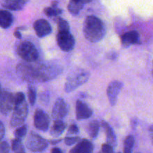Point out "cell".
Returning a JSON list of instances; mask_svg holds the SVG:
<instances>
[{"instance_id":"6da1fadb","label":"cell","mask_w":153,"mask_h":153,"mask_svg":"<svg viewBox=\"0 0 153 153\" xmlns=\"http://www.w3.org/2000/svg\"><path fill=\"white\" fill-rule=\"evenodd\" d=\"M16 70L21 79L29 83H36L55 79L61 74L62 68L56 64L21 62L16 66Z\"/></svg>"},{"instance_id":"7a4b0ae2","label":"cell","mask_w":153,"mask_h":153,"mask_svg":"<svg viewBox=\"0 0 153 153\" xmlns=\"http://www.w3.org/2000/svg\"><path fill=\"white\" fill-rule=\"evenodd\" d=\"M83 33L86 40L91 43H97L105 37L106 30L104 23L100 18L88 16L84 22Z\"/></svg>"},{"instance_id":"3957f363","label":"cell","mask_w":153,"mask_h":153,"mask_svg":"<svg viewBox=\"0 0 153 153\" xmlns=\"http://www.w3.org/2000/svg\"><path fill=\"white\" fill-rule=\"evenodd\" d=\"M90 78V73L86 70L78 68L69 73L64 85L66 93L73 92V91L86 83Z\"/></svg>"},{"instance_id":"277c9868","label":"cell","mask_w":153,"mask_h":153,"mask_svg":"<svg viewBox=\"0 0 153 153\" xmlns=\"http://www.w3.org/2000/svg\"><path fill=\"white\" fill-rule=\"evenodd\" d=\"M17 55L26 63H33L39 58L37 48L31 42L24 40L19 43L16 48Z\"/></svg>"},{"instance_id":"5b68a950","label":"cell","mask_w":153,"mask_h":153,"mask_svg":"<svg viewBox=\"0 0 153 153\" xmlns=\"http://www.w3.org/2000/svg\"><path fill=\"white\" fill-rule=\"evenodd\" d=\"M13 111L10 119V126L12 128H18L24 124L28 114V105L26 101L14 105Z\"/></svg>"},{"instance_id":"8992f818","label":"cell","mask_w":153,"mask_h":153,"mask_svg":"<svg viewBox=\"0 0 153 153\" xmlns=\"http://www.w3.org/2000/svg\"><path fill=\"white\" fill-rule=\"evenodd\" d=\"M25 146L31 152H40L48 147V142L38 134L31 131L26 139Z\"/></svg>"},{"instance_id":"52a82bcc","label":"cell","mask_w":153,"mask_h":153,"mask_svg":"<svg viewBox=\"0 0 153 153\" xmlns=\"http://www.w3.org/2000/svg\"><path fill=\"white\" fill-rule=\"evenodd\" d=\"M56 40L60 49L64 52L73 50L76 44L74 37L70 32H58L56 36Z\"/></svg>"},{"instance_id":"ba28073f","label":"cell","mask_w":153,"mask_h":153,"mask_svg":"<svg viewBox=\"0 0 153 153\" xmlns=\"http://www.w3.org/2000/svg\"><path fill=\"white\" fill-rule=\"evenodd\" d=\"M14 107L13 94L4 90L0 92V111L2 114L7 115Z\"/></svg>"},{"instance_id":"9c48e42d","label":"cell","mask_w":153,"mask_h":153,"mask_svg":"<svg viewBox=\"0 0 153 153\" xmlns=\"http://www.w3.org/2000/svg\"><path fill=\"white\" fill-rule=\"evenodd\" d=\"M50 120L47 114L42 109L37 108L34 115V125L37 129L46 131L49 128Z\"/></svg>"},{"instance_id":"30bf717a","label":"cell","mask_w":153,"mask_h":153,"mask_svg":"<svg viewBox=\"0 0 153 153\" xmlns=\"http://www.w3.org/2000/svg\"><path fill=\"white\" fill-rule=\"evenodd\" d=\"M69 112V106L63 98L57 99L52 111V117L55 120H61Z\"/></svg>"},{"instance_id":"8fae6325","label":"cell","mask_w":153,"mask_h":153,"mask_svg":"<svg viewBox=\"0 0 153 153\" xmlns=\"http://www.w3.org/2000/svg\"><path fill=\"white\" fill-rule=\"evenodd\" d=\"M123 87V83L120 81H113L108 85L107 88V96L111 106L116 105L118 96Z\"/></svg>"},{"instance_id":"7c38bea8","label":"cell","mask_w":153,"mask_h":153,"mask_svg":"<svg viewBox=\"0 0 153 153\" xmlns=\"http://www.w3.org/2000/svg\"><path fill=\"white\" fill-rule=\"evenodd\" d=\"M34 29L38 37H44L52 33L50 24L45 19H39L34 22Z\"/></svg>"},{"instance_id":"4fadbf2b","label":"cell","mask_w":153,"mask_h":153,"mask_svg":"<svg viewBox=\"0 0 153 153\" xmlns=\"http://www.w3.org/2000/svg\"><path fill=\"white\" fill-rule=\"evenodd\" d=\"M76 113L77 120H85L91 117L93 115L92 109L82 100H77L76 104Z\"/></svg>"},{"instance_id":"5bb4252c","label":"cell","mask_w":153,"mask_h":153,"mask_svg":"<svg viewBox=\"0 0 153 153\" xmlns=\"http://www.w3.org/2000/svg\"><path fill=\"white\" fill-rule=\"evenodd\" d=\"M121 43L124 47H128L134 44H140L141 40L140 34L137 31H127L121 36Z\"/></svg>"},{"instance_id":"9a60e30c","label":"cell","mask_w":153,"mask_h":153,"mask_svg":"<svg viewBox=\"0 0 153 153\" xmlns=\"http://www.w3.org/2000/svg\"><path fill=\"white\" fill-rule=\"evenodd\" d=\"M94 146L88 139H82L69 153H93Z\"/></svg>"},{"instance_id":"2e32d148","label":"cell","mask_w":153,"mask_h":153,"mask_svg":"<svg viewBox=\"0 0 153 153\" xmlns=\"http://www.w3.org/2000/svg\"><path fill=\"white\" fill-rule=\"evenodd\" d=\"M28 2L25 0H3L0 4L4 8L10 10H20Z\"/></svg>"},{"instance_id":"e0dca14e","label":"cell","mask_w":153,"mask_h":153,"mask_svg":"<svg viewBox=\"0 0 153 153\" xmlns=\"http://www.w3.org/2000/svg\"><path fill=\"white\" fill-rule=\"evenodd\" d=\"M102 126L103 127L105 131L106 140H107L108 144L111 146L113 148L116 147L117 145V140L116 134H115L113 128L105 121H102Z\"/></svg>"},{"instance_id":"ac0fdd59","label":"cell","mask_w":153,"mask_h":153,"mask_svg":"<svg viewBox=\"0 0 153 153\" xmlns=\"http://www.w3.org/2000/svg\"><path fill=\"white\" fill-rule=\"evenodd\" d=\"M91 0H72L68 3L67 8L73 16L79 14V11L84 7V4L91 2Z\"/></svg>"},{"instance_id":"d6986e66","label":"cell","mask_w":153,"mask_h":153,"mask_svg":"<svg viewBox=\"0 0 153 153\" xmlns=\"http://www.w3.org/2000/svg\"><path fill=\"white\" fill-rule=\"evenodd\" d=\"M13 15L10 11L6 10H0V27L7 29L13 23Z\"/></svg>"},{"instance_id":"ffe728a7","label":"cell","mask_w":153,"mask_h":153,"mask_svg":"<svg viewBox=\"0 0 153 153\" xmlns=\"http://www.w3.org/2000/svg\"><path fill=\"white\" fill-rule=\"evenodd\" d=\"M67 127V124L62 120H55L50 130V135L54 137H58L63 134Z\"/></svg>"},{"instance_id":"44dd1931","label":"cell","mask_w":153,"mask_h":153,"mask_svg":"<svg viewBox=\"0 0 153 153\" xmlns=\"http://www.w3.org/2000/svg\"><path fill=\"white\" fill-rule=\"evenodd\" d=\"M58 2L57 1H54L52 2L50 7H45L43 9V13L48 16V17H58L60 14L63 12L62 9L58 7Z\"/></svg>"},{"instance_id":"7402d4cb","label":"cell","mask_w":153,"mask_h":153,"mask_svg":"<svg viewBox=\"0 0 153 153\" xmlns=\"http://www.w3.org/2000/svg\"><path fill=\"white\" fill-rule=\"evenodd\" d=\"M100 124L98 120H93L89 123L87 127V132L92 139H96L100 131Z\"/></svg>"},{"instance_id":"603a6c76","label":"cell","mask_w":153,"mask_h":153,"mask_svg":"<svg viewBox=\"0 0 153 153\" xmlns=\"http://www.w3.org/2000/svg\"><path fill=\"white\" fill-rule=\"evenodd\" d=\"M56 22L58 24V32H70V25L68 22L61 17H56Z\"/></svg>"},{"instance_id":"cb8c5ba5","label":"cell","mask_w":153,"mask_h":153,"mask_svg":"<svg viewBox=\"0 0 153 153\" xmlns=\"http://www.w3.org/2000/svg\"><path fill=\"white\" fill-rule=\"evenodd\" d=\"M134 144V138L132 135H128L124 140L123 153H131Z\"/></svg>"},{"instance_id":"d4e9b609","label":"cell","mask_w":153,"mask_h":153,"mask_svg":"<svg viewBox=\"0 0 153 153\" xmlns=\"http://www.w3.org/2000/svg\"><path fill=\"white\" fill-rule=\"evenodd\" d=\"M28 98L30 105L31 106L34 105L37 99V92H36V88L31 85L28 87Z\"/></svg>"},{"instance_id":"484cf974","label":"cell","mask_w":153,"mask_h":153,"mask_svg":"<svg viewBox=\"0 0 153 153\" xmlns=\"http://www.w3.org/2000/svg\"><path fill=\"white\" fill-rule=\"evenodd\" d=\"M27 131H28V128H27L26 125H22L21 126L18 127L16 128V130L13 132V134L15 136V138L22 139V137H25L27 134Z\"/></svg>"},{"instance_id":"4316f807","label":"cell","mask_w":153,"mask_h":153,"mask_svg":"<svg viewBox=\"0 0 153 153\" xmlns=\"http://www.w3.org/2000/svg\"><path fill=\"white\" fill-rule=\"evenodd\" d=\"M13 100H14V105L20 104V103L25 101V95H24L23 93L22 92L16 93V94H13Z\"/></svg>"},{"instance_id":"83f0119b","label":"cell","mask_w":153,"mask_h":153,"mask_svg":"<svg viewBox=\"0 0 153 153\" xmlns=\"http://www.w3.org/2000/svg\"><path fill=\"white\" fill-rule=\"evenodd\" d=\"M81 140L82 139L80 137H68V136H67L64 138V143L67 146H71V145L79 143Z\"/></svg>"},{"instance_id":"f1b7e54d","label":"cell","mask_w":153,"mask_h":153,"mask_svg":"<svg viewBox=\"0 0 153 153\" xmlns=\"http://www.w3.org/2000/svg\"><path fill=\"white\" fill-rule=\"evenodd\" d=\"M22 146V141H21L20 139L18 138H14L13 140H12L11 141V149L15 152L16 150H17L19 148H20Z\"/></svg>"},{"instance_id":"f546056e","label":"cell","mask_w":153,"mask_h":153,"mask_svg":"<svg viewBox=\"0 0 153 153\" xmlns=\"http://www.w3.org/2000/svg\"><path fill=\"white\" fill-rule=\"evenodd\" d=\"M10 146L7 141H2L0 143V153H9Z\"/></svg>"},{"instance_id":"4dcf8cb0","label":"cell","mask_w":153,"mask_h":153,"mask_svg":"<svg viewBox=\"0 0 153 153\" xmlns=\"http://www.w3.org/2000/svg\"><path fill=\"white\" fill-rule=\"evenodd\" d=\"M40 100L43 104H48L49 102V93L48 91H44L40 94Z\"/></svg>"},{"instance_id":"1f68e13d","label":"cell","mask_w":153,"mask_h":153,"mask_svg":"<svg viewBox=\"0 0 153 153\" xmlns=\"http://www.w3.org/2000/svg\"><path fill=\"white\" fill-rule=\"evenodd\" d=\"M79 131V127L76 124H72L68 128V134H76Z\"/></svg>"},{"instance_id":"d6a6232c","label":"cell","mask_w":153,"mask_h":153,"mask_svg":"<svg viewBox=\"0 0 153 153\" xmlns=\"http://www.w3.org/2000/svg\"><path fill=\"white\" fill-rule=\"evenodd\" d=\"M102 153H113V147L108 143H104L102 146Z\"/></svg>"},{"instance_id":"836d02e7","label":"cell","mask_w":153,"mask_h":153,"mask_svg":"<svg viewBox=\"0 0 153 153\" xmlns=\"http://www.w3.org/2000/svg\"><path fill=\"white\" fill-rule=\"evenodd\" d=\"M4 134H5V128L1 121H0V143H1V140L4 137Z\"/></svg>"},{"instance_id":"e575fe53","label":"cell","mask_w":153,"mask_h":153,"mask_svg":"<svg viewBox=\"0 0 153 153\" xmlns=\"http://www.w3.org/2000/svg\"><path fill=\"white\" fill-rule=\"evenodd\" d=\"M13 35H14V37H16L17 39L22 38V34H21V33L19 32V30H17V29L15 30V31L13 32Z\"/></svg>"},{"instance_id":"d590c367","label":"cell","mask_w":153,"mask_h":153,"mask_svg":"<svg viewBox=\"0 0 153 153\" xmlns=\"http://www.w3.org/2000/svg\"><path fill=\"white\" fill-rule=\"evenodd\" d=\"M62 141V139H57V140H47L48 143H51V144L52 145H55V144H57V143H60V142Z\"/></svg>"},{"instance_id":"8d00e7d4","label":"cell","mask_w":153,"mask_h":153,"mask_svg":"<svg viewBox=\"0 0 153 153\" xmlns=\"http://www.w3.org/2000/svg\"><path fill=\"white\" fill-rule=\"evenodd\" d=\"M51 153H64V152H63V151L61 150L60 148L54 147L52 148V150H51Z\"/></svg>"},{"instance_id":"74e56055","label":"cell","mask_w":153,"mask_h":153,"mask_svg":"<svg viewBox=\"0 0 153 153\" xmlns=\"http://www.w3.org/2000/svg\"><path fill=\"white\" fill-rule=\"evenodd\" d=\"M117 55L116 52H111V54H109V55L108 56V58L109 59L114 60L117 58Z\"/></svg>"},{"instance_id":"f35d334b","label":"cell","mask_w":153,"mask_h":153,"mask_svg":"<svg viewBox=\"0 0 153 153\" xmlns=\"http://www.w3.org/2000/svg\"><path fill=\"white\" fill-rule=\"evenodd\" d=\"M14 153H25V149H24L23 146H22L20 148H19L17 150L15 151Z\"/></svg>"},{"instance_id":"ab89813d","label":"cell","mask_w":153,"mask_h":153,"mask_svg":"<svg viewBox=\"0 0 153 153\" xmlns=\"http://www.w3.org/2000/svg\"><path fill=\"white\" fill-rule=\"evenodd\" d=\"M1 85H0V92H1Z\"/></svg>"},{"instance_id":"60d3db41","label":"cell","mask_w":153,"mask_h":153,"mask_svg":"<svg viewBox=\"0 0 153 153\" xmlns=\"http://www.w3.org/2000/svg\"><path fill=\"white\" fill-rule=\"evenodd\" d=\"M99 153H102V152H99Z\"/></svg>"},{"instance_id":"b9f144b4","label":"cell","mask_w":153,"mask_h":153,"mask_svg":"<svg viewBox=\"0 0 153 153\" xmlns=\"http://www.w3.org/2000/svg\"><path fill=\"white\" fill-rule=\"evenodd\" d=\"M118 153H121V152H118Z\"/></svg>"}]
</instances>
